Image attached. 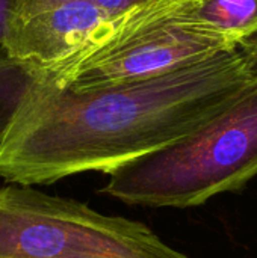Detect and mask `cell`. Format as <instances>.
Masks as SVG:
<instances>
[{"label":"cell","mask_w":257,"mask_h":258,"mask_svg":"<svg viewBox=\"0 0 257 258\" xmlns=\"http://www.w3.org/2000/svg\"><path fill=\"white\" fill-rule=\"evenodd\" d=\"M256 82L233 48L151 79L71 91L0 50V177L35 186L109 174L194 133Z\"/></svg>","instance_id":"1"},{"label":"cell","mask_w":257,"mask_h":258,"mask_svg":"<svg viewBox=\"0 0 257 258\" xmlns=\"http://www.w3.org/2000/svg\"><path fill=\"white\" fill-rule=\"evenodd\" d=\"M103 192L130 206L188 209L257 177V82L194 133L109 172Z\"/></svg>","instance_id":"2"},{"label":"cell","mask_w":257,"mask_h":258,"mask_svg":"<svg viewBox=\"0 0 257 258\" xmlns=\"http://www.w3.org/2000/svg\"><path fill=\"white\" fill-rule=\"evenodd\" d=\"M0 258H188L150 227L30 186L0 187Z\"/></svg>","instance_id":"3"},{"label":"cell","mask_w":257,"mask_h":258,"mask_svg":"<svg viewBox=\"0 0 257 258\" xmlns=\"http://www.w3.org/2000/svg\"><path fill=\"white\" fill-rule=\"evenodd\" d=\"M192 2L183 0L148 17L130 32L71 65L55 71L30 70L59 88L85 91L151 79L233 50L183 17Z\"/></svg>","instance_id":"4"},{"label":"cell","mask_w":257,"mask_h":258,"mask_svg":"<svg viewBox=\"0 0 257 258\" xmlns=\"http://www.w3.org/2000/svg\"><path fill=\"white\" fill-rule=\"evenodd\" d=\"M126 20L91 0H12L0 39L11 62L55 71L108 44Z\"/></svg>","instance_id":"5"},{"label":"cell","mask_w":257,"mask_h":258,"mask_svg":"<svg viewBox=\"0 0 257 258\" xmlns=\"http://www.w3.org/2000/svg\"><path fill=\"white\" fill-rule=\"evenodd\" d=\"M183 17L229 48L257 33V0H194Z\"/></svg>","instance_id":"6"},{"label":"cell","mask_w":257,"mask_h":258,"mask_svg":"<svg viewBox=\"0 0 257 258\" xmlns=\"http://www.w3.org/2000/svg\"><path fill=\"white\" fill-rule=\"evenodd\" d=\"M235 48L239 53L245 68L248 70V73L254 79H257V33L251 35L245 41H242Z\"/></svg>","instance_id":"7"},{"label":"cell","mask_w":257,"mask_h":258,"mask_svg":"<svg viewBox=\"0 0 257 258\" xmlns=\"http://www.w3.org/2000/svg\"><path fill=\"white\" fill-rule=\"evenodd\" d=\"M92 3H95L97 6H100L101 9L111 12V14H118L123 11H127L130 8L153 2V0H91Z\"/></svg>","instance_id":"8"},{"label":"cell","mask_w":257,"mask_h":258,"mask_svg":"<svg viewBox=\"0 0 257 258\" xmlns=\"http://www.w3.org/2000/svg\"><path fill=\"white\" fill-rule=\"evenodd\" d=\"M12 0H0V39H2V33H3V27H5V20L9 11Z\"/></svg>","instance_id":"9"}]
</instances>
